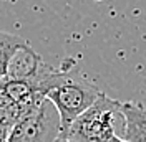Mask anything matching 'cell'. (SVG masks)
Wrapping results in <instances>:
<instances>
[{
    "mask_svg": "<svg viewBox=\"0 0 146 142\" xmlns=\"http://www.w3.org/2000/svg\"><path fill=\"white\" fill-rule=\"evenodd\" d=\"M38 93L48 99L60 116V135H65L76 117L91 107L101 91L83 74L75 60H66L60 68L43 64L36 74Z\"/></svg>",
    "mask_w": 146,
    "mask_h": 142,
    "instance_id": "cell-1",
    "label": "cell"
},
{
    "mask_svg": "<svg viewBox=\"0 0 146 142\" xmlns=\"http://www.w3.org/2000/svg\"><path fill=\"white\" fill-rule=\"evenodd\" d=\"M119 127L125 131L121 103L101 93L96 103L76 117L63 137L75 142H105L118 135Z\"/></svg>",
    "mask_w": 146,
    "mask_h": 142,
    "instance_id": "cell-2",
    "label": "cell"
},
{
    "mask_svg": "<svg viewBox=\"0 0 146 142\" xmlns=\"http://www.w3.org/2000/svg\"><path fill=\"white\" fill-rule=\"evenodd\" d=\"M60 129L56 107L48 99H43L13 126L7 142H56Z\"/></svg>",
    "mask_w": 146,
    "mask_h": 142,
    "instance_id": "cell-3",
    "label": "cell"
},
{
    "mask_svg": "<svg viewBox=\"0 0 146 142\" xmlns=\"http://www.w3.org/2000/svg\"><path fill=\"white\" fill-rule=\"evenodd\" d=\"M43 64L45 63L42 60V56L28 43H25L10 58L9 68H7V80H15V81L35 80L40 70L43 68Z\"/></svg>",
    "mask_w": 146,
    "mask_h": 142,
    "instance_id": "cell-4",
    "label": "cell"
},
{
    "mask_svg": "<svg viewBox=\"0 0 146 142\" xmlns=\"http://www.w3.org/2000/svg\"><path fill=\"white\" fill-rule=\"evenodd\" d=\"M125 117L123 139L128 142H146V107L138 103H121Z\"/></svg>",
    "mask_w": 146,
    "mask_h": 142,
    "instance_id": "cell-5",
    "label": "cell"
},
{
    "mask_svg": "<svg viewBox=\"0 0 146 142\" xmlns=\"http://www.w3.org/2000/svg\"><path fill=\"white\" fill-rule=\"evenodd\" d=\"M27 41L23 38L0 30V84L7 80V68H9L10 58Z\"/></svg>",
    "mask_w": 146,
    "mask_h": 142,
    "instance_id": "cell-6",
    "label": "cell"
},
{
    "mask_svg": "<svg viewBox=\"0 0 146 142\" xmlns=\"http://www.w3.org/2000/svg\"><path fill=\"white\" fill-rule=\"evenodd\" d=\"M105 142H128V141H125V139L119 137V135H115V137H111V139H108V141H105Z\"/></svg>",
    "mask_w": 146,
    "mask_h": 142,
    "instance_id": "cell-7",
    "label": "cell"
},
{
    "mask_svg": "<svg viewBox=\"0 0 146 142\" xmlns=\"http://www.w3.org/2000/svg\"><path fill=\"white\" fill-rule=\"evenodd\" d=\"M7 137H9V134L3 132V131L0 129V142H7Z\"/></svg>",
    "mask_w": 146,
    "mask_h": 142,
    "instance_id": "cell-8",
    "label": "cell"
},
{
    "mask_svg": "<svg viewBox=\"0 0 146 142\" xmlns=\"http://www.w3.org/2000/svg\"><path fill=\"white\" fill-rule=\"evenodd\" d=\"M56 142H75V141H72V139H68V137H63V135H58V139H56Z\"/></svg>",
    "mask_w": 146,
    "mask_h": 142,
    "instance_id": "cell-9",
    "label": "cell"
}]
</instances>
